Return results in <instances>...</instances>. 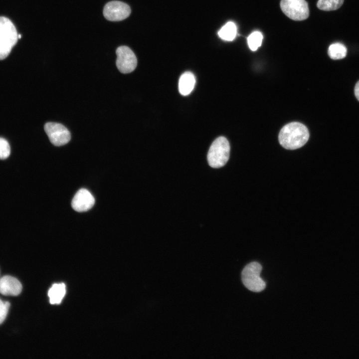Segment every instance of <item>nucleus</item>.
I'll use <instances>...</instances> for the list:
<instances>
[{
    "label": "nucleus",
    "instance_id": "obj_1",
    "mask_svg": "<svg viewBox=\"0 0 359 359\" xmlns=\"http://www.w3.org/2000/svg\"><path fill=\"white\" fill-rule=\"evenodd\" d=\"M309 131L306 126L299 122H292L280 130L278 139L280 145L288 150L301 148L308 141Z\"/></svg>",
    "mask_w": 359,
    "mask_h": 359
},
{
    "label": "nucleus",
    "instance_id": "obj_2",
    "mask_svg": "<svg viewBox=\"0 0 359 359\" xmlns=\"http://www.w3.org/2000/svg\"><path fill=\"white\" fill-rule=\"evenodd\" d=\"M18 39L13 23L8 18L0 16V60L7 57Z\"/></svg>",
    "mask_w": 359,
    "mask_h": 359
},
{
    "label": "nucleus",
    "instance_id": "obj_3",
    "mask_svg": "<svg viewBox=\"0 0 359 359\" xmlns=\"http://www.w3.org/2000/svg\"><path fill=\"white\" fill-rule=\"evenodd\" d=\"M230 145L227 139L219 137L212 143L208 152L207 159L209 165L213 168L224 166L230 154Z\"/></svg>",
    "mask_w": 359,
    "mask_h": 359
},
{
    "label": "nucleus",
    "instance_id": "obj_4",
    "mask_svg": "<svg viewBox=\"0 0 359 359\" xmlns=\"http://www.w3.org/2000/svg\"><path fill=\"white\" fill-rule=\"evenodd\" d=\"M262 266L257 262H252L245 266L241 273L244 285L249 290L259 292L266 287L265 282L260 277Z\"/></svg>",
    "mask_w": 359,
    "mask_h": 359
},
{
    "label": "nucleus",
    "instance_id": "obj_5",
    "mask_svg": "<svg viewBox=\"0 0 359 359\" xmlns=\"http://www.w3.org/2000/svg\"><path fill=\"white\" fill-rule=\"evenodd\" d=\"M280 7L286 16L294 20H305L309 15L308 4L305 0H281Z\"/></svg>",
    "mask_w": 359,
    "mask_h": 359
},
{
    "label": "nucleus",
    "instance_id": "obj_6",
    "mask_svg": "<svg viewBox=\"0 0 359 359\" xmlns=\"http://www.w3.org/2000/svg\"><path fill=\"white\" fill-rule=\"evenodd\" d=\"M117 57L116 66L122 73H129L133 71L137 65V57L133 51L128 46H121L116 51Z\"/></svg>",
    "mask_w": 359,
    "mask_h": 359
},
{
    "label": "nucleus",
    "instance_id": "obj_7",
    "mask_svg": "<svg viewBox=\"0 0 359 359\" xmlns=\"http://www.w3.org/2000/svg\"><path fill=\"white\" fill-rule=\"evenodd\" d=\"M44 128L50 142L55 146L64 145L70 140V132L60 123L48 122L45 124Z\"/></svg>",
    "mask_w": 359,
    "mask_h": 359
},
{
    "label": "nucleus",
    "instance_id": "obj_8",
    "mask_svg": "<svg viewBox=\"0 0 359 359\" xmlns=\"http://www.w3.org/2000/svg\"><path fill=\"white\" fill-rule=\"evenodd\" d=\"M129 5L121 1L113 0L106 3L103 9L106 19L112 21H118L127 18L131 13Z\"/></svg>",
    "mask_w": 359,
    "mask_h": 359
},
{
    "label": "nucleus",
    "instance_id": "obj_9",
    "mask_svg": "<svg viewBox=\"0 0 359 359\" xmlns=\"http://www.w3.org/2000/svg\"><path fill=\"white\" fill-rule=\"evenodd\" d=\"M95 203V198L89 191L85 188L79 189L73 197L71 206L77 212L86 211Z\"/></svg>",
    "mask_w": 359,
    "mask_h": 359
},
{
    "label": "nucleus",
    "instance_id": "obj_10",
    "mask_svg": "<svg viewBox=\"0 0 359 359\" xmlns=\"http://www.w3.org/2000/svg\"><path fill=\"white\" fill-rule=\"evenodd\" d=\"M22 291V285L15 278L6 275L0 279V293L6 296H17Z\"/></svg>",
    "mask_w": 359,
    "mask_h": 359
},
{
    "label": "nucleus",
    "instance_id": "obj_11",
    "mask_svg": "<svg viewBox=\"0 0 359 359\" xmlns=\"http://www.w3.org/2000/svg\"><path fill=\"white\" fill-rule=\"evenodd\" d=\"M195 84V78L194 74L189 71L183 73L179 81V90L183 96L189 95L193 90Z\"/></svg>",
    "mask_w": 359,
    "mask_h": 359
},
{
    "label": "nucleus",
    "instance_id": "obj_12",
    "mask_svg": "<svg viewBox=\"0 0 359 359\" xmlns=\"http://www.w3.org/2000/svg\"><path fill=\"white\" fill-rule=\"evenodd\" d=\"M65 292L66 288L64 283L53 284L48 292L50 303L52 304H59L63 298Z\"/></svg>",
    "mask_w": 359,
    "mask_h": 359
},
{
    "label": "nucleus",
    "instance_id": "obj_13",
    "mask_svg": "<svg viewBox=\"0 0 359 359\" xmlns=\"http://www.w3.org/2000/svg\"><path fill=\"white\" fill-rule=\"evenodd\" d=\"M328 54L332 59H341L346 56L347 49L344 44L340 42L334 43L329 47Z\"/></svg>",
    "mask_w": 359,
    "mask_h": 359
},
{
    "label": "nucleus",
    "instance_id": "obj_14",
    "mask_svg": "<svg viewBox=\"0 0 359 359\" xmlns=\"http://www.w3.org/2000/svg\"><path fill=\"white\" fill-rule=\"evenodd\" d=\"M237 28L235 24L229 21L219 30L218 34L222 39L226 41H232L236 37Z\"/></svg>",
    "mask_w": 359,
    "mask_h": 359
},
{
    "label": "nucleus",
    "instance_id": "obj_15",
    "mask_svg": "<svg viewBox=\"0 0 359 359\" xmlns=\"http://www.w3.org/2000/svg\"><path fill=\"white\" fill-rule=\"evenodd\" d=\"M344 0H319L317 7L325 11L335 10L340 8Z\"/></svg>",
    "mask_w": 359,
    "mask_h": 359
},
{
    "label": "nucleus",
    "instance_id": "obj_16",
    "mask_svg": "<svg viewBox=\"0 0 359 359\" xmlns=\"http://www.w3.org/2000/svg\"><path fill=\"white\" fill-rule=\"evenodd\" d=\"M263 35L259 31H254L247 38V42L250 49L256 51L261 46Z\"/></svg>",
    "mask_w": 359,
    "mask_h": 359
},
{
    "label": "nucleus",
    "instance_id": "obj_17",
    "mask_svg": "<svg viewBox=\"0 0 359 359\" xmlns=\"http://www.w3.org/2000/svg\"><path fill=\"white\" fill-rule=\"evenodd\" d=\"M10 153V148L8 142L5 139L0 138V159L7 158Z\"/></svg>",
    "mask_w": 359,
    "mask_h": 359
},
{
    "label": "nucleus",
    "instance_id": "obj_18",
    "mask_svg": "<svg viewBox=\"0 0 359 359\" xmlns=\"http://www.w3.org/2000/svg\"><path fill=\"white\" fill-rule=\"evenodd\" d=\"M10 306V303L7 301H2L0 299V324L5 320Z\"/></svg>",
    "mask_w": 359,
    "mask_h": 359
},
{
    "label": "nucleus",
    "instance_id": "obj_19",
    "mask_svg": "<svg viewBox=\"0 0 359 359\" xmlns=\"http://www.w3.org/2000/svg\"><path fill=\"white\" fill-rule=\"evenodd\" d=\"M355 94L357 99L359 101V81L356 84L355 87Z\"/></svg>",
    "mask_w": 359,
    "mask_h": 359
},
{
    "label": "nucleus",
    "instance_id": "obj_20",
    "mask_svg": "<svg viewBox=\"0 0 359 359\" xmlns=\"http://www.w3.org/2000/svg\"><path fill=\"white\" fill-rule=\"evenodd\" d=\"M21 35L20 34L18 35V38H20L21 37Z\"/></svg>",
    "mask_w": 359,
    "mask_h": 359
}]
</instances>
